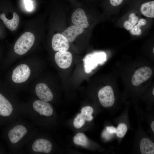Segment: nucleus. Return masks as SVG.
Wrapping results in <instances>:
<instances>
[{
	"label": "nucleus",
	"mask_w": 154,
	"mask_h": 154,
	"mask_svg": "<svg viewBox=\"0 0 154 154\" xmlns=\"http://www.w3.org/2000/svg\"><path fill=\"white\" fill-rule=\"evenodd\" d=\"M106 60V55L104 52H95L87 54L83 59L85 72L90 73L98 64H102Z\"/></svg>",
	"instance_id": "nucleus-1"
},
{
	"label": "nucleus",
	"mask_w": 154,
	"mask_h": 154,
	"mask_svg": "<svg viewBox=\"0 0 154 154\" xmlns=\"http://www.w3.org/2000/svg\"><path fill=\"white\" fill-rule=\"evenodd\" d=\"M35 40V36L32 33H25L16 42L14 48V51L19 55L25 54L33 46Z\"/></svg>",
	"instance_id": "nucleus-2"
},
{
	"label": "nucleus",
	"mask_w": 154,
	"mask_h": 154,
	"mask_svg": "<svg viewBox=\"0 0 154 154\" xmlns=\"http://www.w3.org/2000/svg\"><path fill=\"white\" fill-rule=\"evenodd\" d=\"M98 97L100 104L104 107H111L114 104V90L110 86H105L100 89L98 92Z\"/></svg>",
	"instance_id": "nucleus-3"
},
{
	"label": "nucleus",
	"mask_w": 154,
	"mask_h": 154,
	"mask_svg": "<svg viewBox=\"0 0 154 154\" xmlns=\"http://www.w3.org/2000/svg\"><path fill=\"white\" fill-rule=\"evenodd\" d=\"M94 110L90 106H86L83 108L81 113L78 114L74 120V126L77 129L82 127L86 121H91L93 119L92 115Z\"/></svg>",
	"instance_id": "nucleus-4"
},
{
	"label": "nucleus",
	"mask_w": 154,
	"mask_h": 154,
	"mask_svg": "<svg viewBox=\"0 0 154 154\" xmlns=\"http://www.w3.org/2000/svg\"><path fill=\"white\" fill-rule=\"evenodd\" d=\"M31 74V70L26 64H22L17 66L13 70L12 78L13 82L19 83L26 81Z\"/></svg>",
	"instance_id": "nucleus-5"
},
{
	"label": "nucleus",
	"mask_w": 154,
	"mask_h": 154,
	"mask_svg": "<svg viewBox=\"0 0 154 154\" xmlns=\"http://www.w3.org/2000/svg\"><path fill=\"white\" fill-rule=\"evenodd\" d=\"M152 71L149 67L144 66L137 70L131 79L132 84L137 86L147 80L151 76Z\"/></svg>",
	"instance_id": "nucleus-6"
},
{
	"label": "nucleus",
	"mask_w": 154,
	"mask_h": 154,
	"mask_svg": "<svg viewBox=\"0 0 154 154\" xmlns=\"http://www.w3.org/2000/svg\"><path fill=\"white\" fill-rule=\"evenodd\" d=\"M55 62L60 68L66 69L71 65L72 60V54L67 51H58L54 56Z\"/></svg>",
	"instance_id": "nucleus-7"
},
{
	"label": "nucleus",
	"mask_w": 154,
	"mask_h": 154,
	"mask_svg": "<svg viewBox=\"0 0 154 154\" xmlns=\"http://www.w3.org/2000/svg\"><path fill=\"white\" fill-rule=\"evenodd\" d=\"M71 20L74 25L83 28H87L89 25L85 12L81 8H78L74 11Z\"/></svg>",
	"instance_id": "nucleus-8"
},
{
	"label": "nucleus",
	"mask_w": 154,
	"mask_h": 154,
	"mask_svg": "<svg viewBox=\"0 0 154 154\" xmlns=\"http://www.w3.org/2000/svg\"><path fill=\"white\" fill-rule=\"evenodd\" d=\"M69 42L61 34L57 33L52 37V46L53 49L56 51H67L69 48Z\"/></svg>",
	"instance_id": "nucleus-9"
},
{
	"label": "nucleus",
	"mask_w": 154,
	"mask_h": 154,
	"mask_svg": "<svg viewBox=\"0 0 154 154\" xmlns=\"http://www.w3.org/2000/svg\"><path fill=\"white\" fill-rule=\"evenodd\" d=\"M35 92L38 97L42 101L47 102L53 98V94L48 86L43 83L37 84L35 87Z\"/></svg>",
	"instance_id": "nucleus-10"
},
{
	"label": "nucleus",
	"mask_w": 154,
	"mask_h": 154,
	"mask_svg": "<svg viewBox=\"0 0 154 154\" xmlns=\"http://www.w3.org/2000/svg\"><path fill=\"white\" fill-rule=\"evenodd\" d=\"M27 132V129L24 126L18 125L10 130L8 135L10 141L15 143L21 139Z\"/></svg>",
	"instance_id": "nucleus-11"
},
{
	"label": "nucleus",
	"mask_w": 154,
	"mask_h": 154,
	"mask_svg": "<svg viewBox=\"0 0 154 154\" xmlns=\"http://www.w3.org/2000/svg\"><path fill=\"white\" fill-rule=\"evenodd\" d=\"M34 110L40 115L46 116H51L53 112V109L48 103L38 100L34 102L33 104Z\"/></svg>",
	"instance_id": "nucleus-12"
},
{
	"label": "nucleus",
	"mask_w": 154,
	"mask_h": 154,
	"mask_svg": "<svg viewBox=\"0 0 154 154\" xmlns=\"http://www.w3.org/2000/svg\"><path fill=\"white\" fill-rule=\"evenodd\" d=\"M52 145L48 140L44 139H39L36 140L32 145L33 150L35 152L50 153L51 151Z\"/></svg>",
	"instance_id": "nucleus-13"
},
{
	"label": "nucleus",
	"mask_w": 154,
	"mask_h": 154,
	"mask_svg": "<svg viewBox=\"0 0 154 154\" xmlns=\"http://www.w3.org/2000/svg\"><path fill=\"white\" fill-rule=\"evenodd\" d=\"M84 28L75 25L69 27L61 34L70 42H73L84 31Z\"/></svg>",
	"instance_id": "nucleus-14"
},
{
	"label": "nucleus",
	"mask_w": 154,
	"mask_h": 154,
	"mask_svg": "<svg viewBox=\"0 0 154 154\" xmlns=\"http://www.w3.org/2000/svg\"><path fill=\"white\" fill-rule=\"evenodd\" d=\"M0 19L10 30L14 31L17 29L19 23V17L16 13H13V18L10 20L7 18L5 14L2 13L0 14Z\"/></svg>",
	"instance_id": "nucleus-15"
},
{
	"label": "nucleus",
	"mask_w": 154,
	"mask_h": 154,
	"mask_svg": "<svg viewBox=\"0 0 154 154\" xmlns=\"http://www.w3.org/2000/svg\"><path fill=\"white\" fill-rule=\"evenodd\" d=\"M139 149L142 154H154V142L149 138H143L140 141Z\"/></svg>",
	"instance_id": "nucleus-16"
},
{
	"label": "nucleus",
	"mask_w": 154,
	"mask_h": 154,
	"mask_svg": "<svg viewBox=\"0 0 154 154\" xmlns=\"http://www.w3.org/2000/svg\"><path fill=\"white\" fill-rule=\"evenodd\" d=\"M13 108L9 101L0 93V115L8 116L12 113Z\"/></svg>",
	"instance_id": "nucleus-17"
},
{
	"label": "nucleus",
	"mask_w": 154,
	"mask_h": 154,
	"mask_svg": "<svg viewBox=\"0 0 154 154\" xmlns=\"http://www.w3.org/2000/svg\"><path fill=\"white\" fill-rule=\"evenodd\" d=\"M140 11L144 16L150 18H154V1H148L141 5Z\"/></svg>",
	"instance_id": "nucleus-18"
},
{
	"label": "nucleus",
	"mask_w": 154,
	"mask_h": 154,
	"mask_svg": "<svg viewBox=\"0 0 154 154\" xmlns=\"http://www.w3.org/2000/svg\"><path fill=\"white\" fill-rule=\"evenodd\" d=\"M73 142L76 145L86 147L88 145L89 141L85 135L82 133H77L74 137Z\"/></svg>",
	"instance_id": "nucleus-19"
},
{
	"label": "nucleus",
	"mask_w": 154,
	"mask_h": 154,
	"mask_svg": "<svg viewBox=\"0 0 154 154\" xmlns=\"http://www.w3.org/2000/svg\"><path fill=\"white\" fill-rule=\"evenodd\" d=\"M138 20V17L134 13H131L129 16L128 20L124 23V28L127 30H131L137 23Z\"/></svg>",
	"instance_id": "nucleus-20"
},
{
	"label": "nucleus",
	"mask_w": 154,
	"mask_h": 154,
	"mask_svg": "<svg viewBox=\"0 0 154 154\" xmlns=\"http://www.w3.org/2000/svg\"><path fill=\"white\" fill-rule=\"evenodd\" d=\"M137 22V24H136L131 30L130 33L133 35H139L141 34V27L146 24V21L145 19L141 18Z\"/></svg>",
	"instance_id": "nucleus-21"
},
{
	"label": "nucleus",
	"mask_w": 154,
	"mask_h": 154,
	"mask_svg": "<svg viewBox=\"0 0 154 154\" xmlns=\"http://www.w3.org/2000/svg\"><path fill=\"white\" fill-rule=\"evenodd\" d=\"M127 131V127L126 124L124 123H120L116 128V133L118 137L122 138L125 135Z\"/></svg>",
	"instance_id": "nucleus-22"
},
{
	"label": "nucleus",
	"mask_w": 154,
	"mask_h": 154,
	"mask_svg": "<svg viewBox=\"0 0 154 154\" xmlns=\"http://www.w3.org/2000/svg\"><path fill=\"white\" fill-rule=\"evenodd\" d=\"M124 0H109L110 4L114 7H117L121 5Z\"/></svg>",
	"instance_id": "nucleus-23"
},
{
	"label": "nucleus",
	"mask_w": 154,
	"mask_h": 154,
	"mask_svg": "<svg viewBox=\"0 0 154 154\" xmlns=\"http://www.w3.org/2000/svg\"><path fill=\"white\" fill-rule=\"evenodd\" d=\"M24 3L27 10L31 11L33 9L32 1L31 0H24Z\"/></svg>",
	"instance_id": "nucleus-24"
},
{
	"label": "nucleus",
	"mask_w": 154,
	"mask_h": 154,
	"mask_svg": "<svg viewBox=\"0 0 154 154\" xmlns=\"http://www.w3.org/2000/svg\"><path fill=\"white\" fill-rule=\"evenodd\" d=\"M106 129L107 131L110 133H116V128L113 126H108L106 127Z\"/></svg>",
	"instance_id": "nucleus-25"
},
{
	"label": "nucleus",
	"mask_w": 154,
	"mask_h": 154,
	"mask_svg": "<svg viewBox=\"0 0 154 154\" xmlns=\"http://www.w3.org/2000/svg\"><path fill=\"white\" fill-rule=\"evenodd\" d=\"M151 129L153 133H154V121H153L151 125Z\"/></svg>",
	"instance_id": "nucleus-26"
},
{
	"label": "nucleus",
	"mask_w": 154,
	"mask_h": 154,
	"mask_svg": "<svg viewBox=\"0 0 154 154\" xmlns=\"http://www.w3.org/2000/svg\"><path fill=\"white\" fill-rule=\"evenodd\" d=\"M152 94L153 95H154V88L153 89V90L152 91Z\"/></svg>",
	"instance_id": "nucleus-27"
},
{
	"label": "nucleus",
	"mask_w": 154,
	"mask_h": 154,
	"mask_svg": "<svg viewBox=\"0 0 154 154\" xmlns=\"http://www.w3.org/2000/svg\"><path fill=\"white\" fill-rule=\"evenodd\" d=\"M153 53H154V48H153Z\"/></svg>",
	"instance_id": "nucleus-28"
}]
</instances>
